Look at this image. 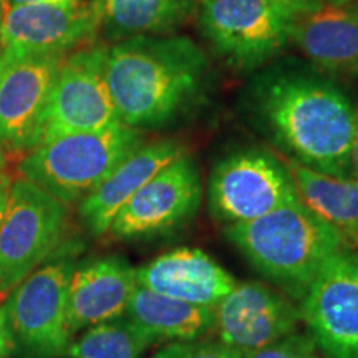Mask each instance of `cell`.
Here are the masks:
<instances>
[{"mask_svg": "<svg viewBox=\"0 0 358 358\" xmlns=\"http://www.w3.org/2000/svg\"><path fill=\"white\" fill-rule=\"evenodd\" d=\"M151 358H243V353L236 348L224 345L222 342H173L159 348Z\"/></svg>", "mask_w": 358, "mask_h": 358, "instance_id": "24", "label": "cell"}, {"mask_svg": "<svg viewBox=\"0 0 358 358\" xmlns=\"http://www.w3.org/2000/svg\"><path fill=\"white\" fill-rule=\"evenodd\" d=\"M3 2H6V0H0V6H2V3H3Z\"/></svg>", "mask_w": 358, "mask_h": 358, "instance_id": "32", "label": "cell"}, {"mask_svg": "<svg viewBox=\"0 0 358 358\" xmlns=\"http://www.w3.org/2000/svg\"><path fill=\"white\" fill-rule=\"evenodd\" d=\"M66 55H20L0 48V141L32 151L42 140L43 115Z\"/></svg>", "mask_w": 358, "mask_h": 358, "instance_id": "11", "label": "cell"}, {"mask_svg": "<svg viewBox=\"0 0 358 358\" xmlns=\"http://www.w3.org/2000/svg\"><path fill=\"white\" fill-rule=\"evenodd\" d=\"M301 320V308L261 282H237L214 307L219 342L241 353L254 352L297 332Z\"/></svg>", "mask_w": 358, "mask_h": 358, "instance_id": "14", "label": "cell"}, {"mask_svg": "<svg viewBox=\"0 0 358 358\" xmlns=\"http://www.w3.org/2000/svg\"><path fill=\"white\" fill-rule=\"evenodd\" d=\"M2 295V294H0ZM15 347V340L10 332V327L7 324L6 312H3V303H0V358L7 357Z\"/></svg>", "mask_w": 358, "mask_h": 358, "instance_id": "26", "label": "cell"}, {"mask_svg": "<svg viewBox=\"0 0 358 358\" xmlns=\"http://www.w3.org/2000/svg\"><path fill=\"white\" fill-rule=\"evenodd\" d=\"M66 204L20 178L0 219V294L7 295L50 257L65 232Z\"/></svg>", "mask_w": 358, "mask_h": 358, "instance_id": "6", "label": "cell"}, {"mask_svg": "<svg viewBox=\"0 0 358 358\" xmlns=\"http://www.w3.org/2000/svg\"><path fill=\"white\" fill-rule=\"evenodd\" d=\"M138 287L136 268L122 257H100L73 268L66 297L70 335L122 319Z\"/></svg>", "mask_w": 358, "mask_h": 358, "instance_id": "15", "label": "cell"}, {"mask_svg": "<svg viewBox=\"0 0 358 358\" xmlns=\"http://www.w3.org/2000/svg\"><path fill=\"white\" fill-rule=\"evenodd\" d=\"M3 143L0 141V185H10V179L6 174V153H3Z\"/></svg>", "mask_w": 358, "mask_h": 358, "instance_id": "28", "label": "cell"}, {"mask_svg": "<svg viewBox=\"0 0 358 358\" xmlns=\"http://www.w3.org/2000/svg\"><path fill=\"white\" fill-rule=\"evenodd\" d=\"M352 176L358 179V110H357L355 133H353V145H352Z\"/></svg>", "mask_w": 358, "mask_h": 358, "instance_id": "27", "label": "cell"}, {"mask_svg": "<svg viewBox=\"0 0 358 358\" xmlns=\"http://www.w3.org/2000/svg\"><path fill=\"white\" fill-rule=\"evenodd\" d=\"M280 161L302 203L337 231L347 249L358 250V179L313 171L292 158Z\"/></svg>", "mask_w": 358, "mask_h": 358, "instance_id": "19", "label": "cell"}, {"mask_svg": "<svg viewBox=\"0 0 358 358\" xmlns=\"http://www.w3.org/2000/svg\"><path fill=\"white\" fill-rule=\"evenodd\" d=\"M141 287L192 306L214 308L237 280L201 249L179 248L136 268Z\"/></svg>", "mask_w": 358, "mask_h": 358, "instance_id": "17", "label": "cell"}, {"mask_svg": "<svg viewBox=\"0 0 358 358\" xmlns=\"http://www.w3.org/2000/svg\"><path fill=\"white\" fill-rule=\"evenodd\" d=\"M101 29L111 38L166 35L198 10L196 0H98Z\"/></svg>", "mask_w": 358, "mask_h": 358, "instance_id": "21", "label": "cell"}, {"mask_svg": "<svg viewBox=\"0 0 358 358\" xmlns=\"http://www.w3.org/2000/svg\"><path fill=\"white\" fill-rule=\"evenodd\" d=\"M185 155V146L176 140H158L134 150L80 203V219L90 234L103 236L108 232L124 204L155 174Z\"/></svg>", "mask_w": 358, "mask_h": 358, "instance_id": "16", "label": "cell"}, {"mask_svg": "<svg viewBox=\"0 0 358 358\" xmlns=\"http://www.w3.org/2000/svg\"><path fill=\"white\" fill-rule=\"evenodd\" d=\"M201 204V179L196 163L185 155L141 187L111 222L116 239H141L176 229Z\"/></svg>", "mask_w": 358, "mask_h": 358, "instance_id": "13", "label": "cell"}, {"mask_svg": "<svg viewBox=\"0 0 358 358\" xmlns=\"http://www.w3.org/2000/svg\"><path fill=\"white\" fill-rule=\"evenodd\" d=\"M297 201L287 168L266 151L229 155L214 166L209 179V209L227 226L254 221Z\"/></svg>", "mask_w": 358, "mask_h": 358, "instance_id": "7", "label": "cell"}, {"mask_svg": "<svg viewBox=\"0 0 358 358\" xmlns=\"http://www.w3.org/2000/svg\"><path fill=\"white\" fill-rule=\"evenodd\" d=\"M302 320L330 358H358V250L327 259L302 297Z\"/></svg>", "mask_w": 358, "mask_h": 358, "instance_id": "10", "label": "cell"}, {"mask_svg": "<svg viewBox=\"0 0 358 358\" xmlns=\"http://www.w3.org/2000/svg\"><path fill=\"white\" fill-rule=\"evenodd\" d=\"M42 3H53V6H70V3H75L77 0H38Z\"/></svg>", "mask_w": 358, "mask_h": 358, "instance_id": "30", "label": "cell"}, {"mask_svg": "<svg viewBox=\"0 0 358 358\" xmlns=\"http://www.w3.org/2000/svg\"><path fill=\"white\" fill-rule=\"evenodd\" d=\"M101 29L98 0L53 3H20L8 7L0 22V45L20 55H66Z\"/></svg>", "mask_w": 358, "mask_h": 358, "instance_id": "12", "label": "cell"}, {"mask_svg": "<svg viewBox=\"0 0 358 358\" xmlns=\"http://www.w3.org/2000/svg\"><path fill=\"white\" fill-rule=\"evenodd\" d=\"M243 358H320L317 343L307 334L285 335L254 352L243 353Z\"/></svg>", "mask_w": 358, "mask_h": 358, "instance_id": "23", "label": "cell"}, {"mask_svg": "<svg viewBox=\"0 0 358 358\" xmlns=\"http://www.w3.org/2000/svg\"><path fill=\"white\" fill-rule=\"evenodd\" d=\"M105 45H90L66 55L43 115L42 140L98 131L120 122L108 82Z\"/></svg>", "mask_w": 358, "mask_h": 358, "instance_id": "8", "label": "cell"}, {"mask_svg": "<svg viewBox=\"0 0 358 358\" xmlns=\"http://www.w3.org/2000/svg\"><path fill=\"white\" fill-rule=\"evenodd\" d=\"M275 2L287 8L289 12H292L295 17H301L315 10V8L327 6V3L338 2V0H275Z\"/></svg>", "mask_w": 358, "mask_h": 358, "instance_id": "25", "label": "cell"}, {"mask_svg": "<svg viewBox=\"0 0 358 358\" xmlns=\"http://www.w3.org/2000/svg\"><path fill=\"white\" fill-rule=\"evenodd\" d=\"M105 71L120 122L141 129L189 110L203 95L209 62L187 37L141 35L108 47Z\"/></svg>", "mask_w": 358, "mask_h": 358, "instance_id": "2", "label": "cell"}, {"mask_svg": "<svg viewBox=\"0 0 358 358\" xmlns=\"http://www.w3.org/2000/svg\"><path fill=\"white\" fill-rule=\"evenodd\" d=\"M124 315L153 343L189 342L214 329V308L176 301L141 285L134 290Z\"/></svg>", "mask_w": 358, "mask_h": 358, "instance_id": "20", "label": "cell"}, {"mask_svg": "<svg viewBox=\"0 0 358 358\" xmlns=\"http://www.w3.org/2000/svg\"><path fill=\"white\" fill-rule=\"evenodd\" d=\"M150 345L151 338L133 322L116 319L90 327L65 353L71 358H141Z\"/></svg>", "mask_w": 358, "mask_h": 358, "instance_id": "22", "label": "cell"}, {"mask_svg": "<svg viewBox=\"0 0 358 358\" xmlns=\"http://www.w3.org/2000/svg\"><path fill=\"white\" fill-rule=\"evenodd\" d=\"M0 22H2V19H0Z\"/></svg>", "mask_w": 358, "mask_h": 358, "instance_id": "33", "label": "cell"}, {"mask_svg": "<svg viewBox=\"0 0 358 358\" xmlns=\"http://www.w3.org/2000/svg\"><path fill=\"white\" fill-rule=\"evenodd\" d=\"M143 145L140 129L122 122L98 131L65 134L40 143L22 159V178L64 204L83 199Z\"/></svg>", "mask_w": 358, "mask_h": 358, "instance_id": "4", "label": "cell"}, {"mask_svg": "<svg viewBox=\"0 0 358 358\" xmlns=\"http://www.w3.org/2000/svg\"><path fill=\"white\" fill-rule=\"evenodd\" d=\"M292 43L324 73L358 78V0H338L297 17Z\"/></svg>", "mask_w": 358, "mask_h": 358, "instance_id": "18", "label": "cell"}, {"mask_svg": "<svg viewBox=\"0 0 358 358\" xmlns=\"http://www.w3.org/2000/svg\"><path fill=\"white\" fill-rule=\"evenodd\" d=\"M250 98L292 159L330 176H352L357 108L338 85L303 70L274 69L259 77Z\"/></svg>", "mask_w": 358, "mask_h": 358, "instance_id": "1", "label": "cell"}, {"mask_svg": "<svg viewBox=\"0 0 358 358\" xmlns=\"http://www.w3.org/2000/svg\"><path fill=\"white\" fill-rule=\"evenodd\" d=\"M201 32L241 71L256 70L292 43L297 17L275 0H203Z\"/></svg>", "mask_w": 358, "mask_h": 358, "instance_id": "5", "label": "cell"}, {"mask_svg": "<svg viewBox=\"0 0 358 358\" xmlns=\"http://www.w3.org/2000/svg\"><path fill=\"white\" fill-rule=\"evenodd\" d=\"M10 185H12V182H10ZM10 185H0V219H2L3 211H6L8 191H10Z\"/></svg>", "mask_w": 358, "mask_h": 358, "instance_id": "29", "label": "cell"}, {"mask_svg": "<svg viewBox=\"0 0 358 358\" xmlns=\"http://www.w3.org/2000/svg\"><path fill=\"white\" fill-rule=\"evenodd\" d=\"M226 237L261 274L297 299L303 297L327 259L347 249L337 231L302 201L227 226Z\"/></svg>", "mask_w": 358, "mask_h": 358, "instance_id": "3", "label": "cell"}, {"mask_svg": "<svg viewBox=\"0 0 358 358\" xmlns=\"http://www.w3.org/2000/svg\"><path fill=\"white\" fill-rule=\"evenodd\" d=\"M8 2V7L12 6H20V3H35L38 2V0H7Z\"/></svg>", "mask_w": 358, "mask_h": 358, "instance_id": "31", "label": "cell"}, {"mask_svg": "<svg viewBox=\"0 0 358 358\" xmlns=\"http://www.w3.org/2000/svg\"><path fill=\"white\" fill-rule=\"evenodd\" d=\"M73 264L66 259L48 262L22 280L3 303L15 343L38 357L66 352L71 335L66 320V297Z\"/></svg>", "mask_w": 358, "mask_h": 358, "instance_id": "9", "label": "cell"}]
</instances>
